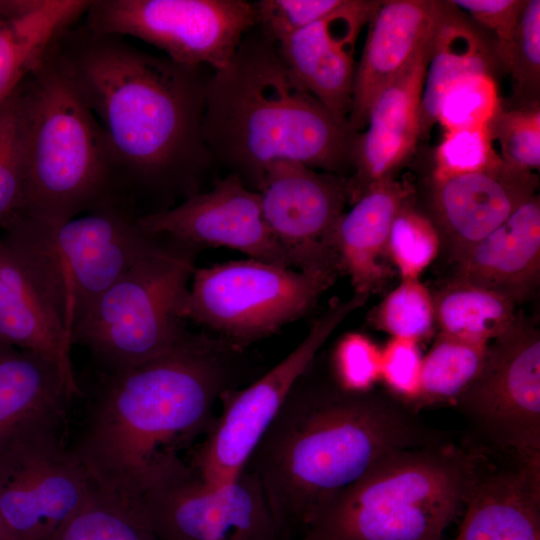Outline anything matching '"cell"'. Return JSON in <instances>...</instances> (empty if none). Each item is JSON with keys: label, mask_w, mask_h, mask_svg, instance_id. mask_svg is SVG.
Wrapping results in <instances>:
<instances>
[{"label": "cell", "mask_w": 540, "mask_h": 540, "mask_svg": "<svg viewBox=\"0 0 540 540\" xmlns=\"http://www.w3.org/2000/svg\"><path fill=\"white\" fill-rule=\"evenodd\" d=\"M49 54L95 116L123 192L169 202L198 192L211 157L202 139L205 80L199 67L139 49L83 23L63 29Z\"/></svg>", "instance_id": "6da1fadb"}, {"label": "cell", "mask_w": 540, "mask_h": 540, "mask_svg": "<svg viewBox=\"0 0 540 540\" xmlns=\"http://www.w3.org/2000/svg\"><path fill=\"white\" fill-rule=\"evenodd\" d=\"M247 348L187 332L166 353L130 369L101 372L72 453L104 500L136 512L178 448L206 433L216 401L251 374Z\"/></svg>", "instance_id": "7a4b0ae2"}, {"label": "cell", "mask_w": 540, "mask_h": 540, "mask_svg": "<svg viewBox=\"0 0 540 540\" xmlns=\"http://www.w3.org/2000/svg\"><path fill=\"white\" fill-rule=\"evenodd\" d=\"M446 442L400 401L347 391L312 363L244 469L259 482L278 540H299L314 513L377 460Z\"/></svg>", "instance_id": "3957f363"}, {"label": "cell", "mask_w": 540, "mask_h": 540, "mask_svg": "<svg viewBox=\"0 0 540 540\" xmlns=\"http://www.w3.org/2000/svg\"><path fill=\"white\" fill-rule=\"evenodd\" d=\"M202 139L211 157L256 190L266 167L291 160L343 176L354 133L307 91L260 30L205 81Z\"/></svg>", "instance_id": "277c9868"}, {"label": "cell", "mask_w": 540, "mask_h": 540, "mask_svg": "<svg viewBox=\"0 0 540 540\" xmlns=\"http://www.w3.org/2000/svg\"><path fill=\"white\" fill-rule=\"evenodd\" d=\"M21 87L25 177L16 213L60 222L109 205H131L99 122L48 50Z\"/></svg>", "instance_id": "5b68a950"}, {"label": "cell", "mask_w": 540, "mask_h": 540, "mask_svg": "<svg viewBox=\"0 0 540 540\" xmlns=\"http://www.w3.org/2000/svg\"><path fill=\"white\" fill-rule=\"evenodd\" d=\"M468 474L466 449L450 442L390 452L323 504L299 540H444Z\"/></svg>", "instance_id": "8992f818"}, {"label": "cell", "mask_w": 540, "mask_h": 540, "mask_svg": "<svg viewBox=\"0 0 540 540\" xmlns=\"http://www.w3.org/2000/svg\"><path fill=\"white\" fill-rule=\"evenodd\" d=\"M138 216L122 203L60 222L15 213L1 227V240L29 272L70 340L72 329L106 289L167 246L139 225Z\"/></svg>", "instance_id": "52a82bcc"}, {"label": "cell", "mask_w": 540, "mask_h": 540, "mask_svg": "<svg viewBox=\"0 0 540 540\" xmlns=\"http://www.w3.org/2000/svg\"><path fill=\"white\" fill-rule=\"evenodd\" d=\"M167 241V240H166ZM106 289L71 331L101 372L130 369L172 349L188 332L182 307L197 251L167 241Z\"/></svg>", "instance_id": "ba28073f"}, {"label": "cell", "mask_w": 540, "mask_h": 540, "mask_svg": "<svg viewBox=\"0 0 540 540\" xmlns=\"http://www.w3.org/2000/svg\"><path fill=\"white\" fill-rule=\"evenodd\" d=\"M336 277L252 258L195 268L182 317L248 348L309 313Z\"/></svg>", "instance_id": "9c48e42d"}, {"label": "cell", "mask_w": 540, "mask_h": 540, "mask_svg": "<svg viewBox=\"0 0 540 540\" xmlns=\"http://www.w3.org/2000/svg\"><path fill=\"white\" fill-rule=\"evenodd\" d=\"M455 404L470 440L540 465V334L518 315L490 341L479 372Z\"/></svg>", "instance_id": "30bf717a"}, {"label": "cell", "mask_w": 540, "mask_h": 540, "mask_svg": "<svg viewBox=\"0 0 540 540\" xmlns=\"http://www.w3.org/2000/svg\"><path fill=\"white\" fill-rule=\"evenodd\" d=\"M67 421L0 445V522L10 540H45L96 493L64 440Z\"/></svg>", "instance_id": "8fae6325"}, {"label": "cell", "mask_w": 540, "mask_h": 540, "mask_svg": "<svg viewBox=\"0 0 540 540\" xmlns=\"http://www.w3.org/2000/svg\"><path fill=\"white\" fill-rule=\"evenodd\" d=\"M244 0H92L83 24L97 33L130 36L192 67H225L256 26Z\"/></svg>", "instance_id": "7c38bea8"}, {"label": "cell", "mask_w": 540, "mask_h": 540, "mask_svg": "<svg viewBox=\"0 0 540 540\" xmlns=\"http://www.w3.org/2000/svg\"><path fill=\"white\" fill-rule=\"evenodd\" d=\"M366 301L355 294L348 300H333L284 359L246 387L221 396V414L215 417L190 463L205 482L220 486L242 473L296 381L340 323Z\"/></svg>", "instance_id": "4fadbf2b"}, {"label": "cell", "mask_w": 540, "mask_h": 540, "mask_svg": "<svg viewBox=\"0 0 540 540\" xmlns=\"http://www.w3.org/2000/svg\"><path fill=\"white\" fill-rule=\"evenodd\" d=\"M136 512L158 540H278L255 475L210 485L182 459L164 471Z\"/></svg>", "instance_id": "5bb4252c"}, {"label": "cell", "mask_w": 540, "mask_h": 540, "mask_svg": "<svg viewBox=\"0 0 540 540\" xmlns=\"http://www.w3.org/2000/svg\"><path fill=\"white\" fill-rule=\"evenodd\" d=\"M255 191L266 224L293 268L341 273L334 232L349 201L346 177L278 160L266 167Z\"/></svg>", "instance_id": "9a60e30c"}, {"label": "cell", "mask_w": 540, "mask_h": 540, "mask_svg": "<svg viewBox=\"0 0 540 540\" xmlns=\"http://www.w3.org/2000/svg\"><path fill=\"white\" fill-rule=\"evenodd\" d=\"M138 223L153 236L197 252L204 247H225L248 258L293 268L266 224L258 192L235 173L172 207L139 215Z\"/></svg>", "instance_id": "2e32d148"}, {"label": "cell", "mask_w": 540, "mask_h": 540, "mask_svg": "<svg viewBox=\"0 0 540 540\" xmlns=\"http://www.w3.org/2000/svg\"><path fill=\"white\" fill-rule=\"evenodd\" d=\"M464 514L455 540H540V465L468 440Z\"/></svg>", "instance_id": "e0dca14e"}, {"label": "cell", "mask_w": 540, "mask_h": 540, "mask_svg": "<svg viewBox=\"0 0 540 540\" xmlns=\"http://www.w3.org/2000/svg\"><path fill=\"white\" fill-rule=\"evenodd\" d=\"M535 172L500 163L475 172L432 179L429 216L452 260L504 223L536 194Z\"/></svg>", "instance_id": "ac0fdd59"}, {"label": "cell", "mask_w": 540, "mask_h": 540, "mask_svg": "<svg viewBox=\"0 0 540 540\" xmlns=\"http://www.w3.org/2000/svg\"><path fill=\"white\" fill-rule=\"evenodd\" d=\"M380 0H345L335 11L277 44L298 81L340 123L348 124L357 38Z\"/></svg>", "instance_id": "d6986e66"}, {"label": "cell", "mask_w": 540, "mask_h": 540, "mask_svg": "<svg viewBox=\"0 0 540 540\" xmlns=\"http://www.w3.org/2000/svg\"><path fill=\"white\" fill-rule=\"evenodd\" d=\"M432 39L433 35L404 72L377 96L365 130L355 136L352 172L347 178L348 203L351 205L369 188L392 179L415 150L419 141V106Z\"/></svg>", "instance_id": "ffe728a7"}, {"label": "cell", "mask_w": 540, "mask_h": 540, "mask_svg": "<svg viewBox=\"0 0 540 540\" xmlns=\"http://www.w3.org/2000/svg\"><path fill=\"white\" fill-rule=\"evenodd\" d=\"M441 4L439 0H380L367 24L355 67L348 117L354 133L364 130L377 96L404 72L433 35Z\"/></svg>", "instance_id": "44dd1931"}, {"label": "cell", "mask_w": 540, "mask_h": 540, "mask_svg": "<svg viewBox=\"0 0 540 540\" xmlns=\"http://www.w3.org/2000/svg\"><path fill=\"white\" fill-rule=\"evenodd\" d=\"M453 261L455 279L498 292L516 304L527 300L540 279L539 195Z\"/></svg>", "instance_id": "7402d4cb"}, {"label": "cell", "mask_w": 540, "mask_h": 540, "mask_svg": "<svg viewBox=\"0 0 540 540\" xmlns=\"http://www.w3.org/2000/svg\"><path fill=\"white\" fill-rule=\"evenodd\" d=\"M410 196L411 188L392 178L369 188L339 218L335 251L340 271L349 276L354 294L369 298L390 279V228Z\"/></svg>", "instance_id": "603a6c76"}, {"label": "cell", "mask_w": 540, "mask_h": 540, "mask_svg": "<svg viewBox=\"0 0 540 540\" xmlns=\"http://www.w3.org/2000/svg\"><path fill=\"white\" fill-rule=\"evenodd\" d=\"M0 341L48 359L83 394L73 369L69 335L29 272L1 239Z\"/></svg>", "instance_id": "cb8c5ba5"}, {"label": "cell", "mask_w": 540, "mask_h": 540, "mask_svg": "<svg viewBox=\"0 0 540 540\" xmlns=\"http://www.w3.org/2000/svg\"><path fill=\"white\" fill-rule=\"evenodd\" d=\"M74 397L82 393L54 363L0 341V445L28 428L67 421Z\"/></svg>", "instance_id": "d4e9b609"}, {"label": "cell", "mask_w": 540, "mask_h": 540, "mask_svg": "<svg viewBox=\"0 0 540 540\" xmlns=\"http://www.w3.org/2000/svg\"><path fill=\"white\" fill-rule=\"evenodd\" d=\"M91 0H0V105L47 52L84 17Z\"/></svg>", "instance_id": "484cf974"}, {"label": "cell", "mask_w": 540, "mask_h": 540, "mask_svg": "<svg viewBox=\"0 0 540 540\" xmlns=\"http://www.w3.org/2000/svg\"><path fill=\"white\" fill-rule=\"evenodd\" d=\"M496 67L492 43L450 0L442 1L419 106V140H425L437 123L441 99L450 86L470 74L493 75Z\"/></svg>", "instance_id": "4316f807"}, {"label": "cell", "mask_w": 540, "mask_h": 540, "mask_svg": "<svg viewBox=\"0 0 540 540\" xmlns=\"http://www.w3.org/2000/svg\"><path fill=\"white\" fill-rule=\"evenodd\" d=\"M435 323L440 333L488 344L517 320L516 303L490 289L454 279L435 296Z\"/></svg>", "instance_id": "83f0119b"}, {"label": "cell", "mask_w": 540, "mask_h": 540, "mask_svg": "<svg viewBox=\"0 0 540 540\" xmlns=\"http://www.w3.org/2000/svg\"><path fill=\"white\" fill-rule=\"evenodd\" d=\"M487 345L440 333L422 359L418 401H455L479 372Z\"/></svg>", "instance_id": "f1b7e54d"}, {"label": "cell", "mask_w": 540, "mask_h": 540, "mask_svg": "<svg viewBox=\"0 0 540 540\" xmlns=\"http://www.w3.org/2000/svg\"><path fill=\"white\" fill-rule=\"evenodd\" d=\"M512 80L509 108L540 107V1L527 0L513 39L499 59Z\"/></svg>", "instance_id": "f546056e"}, {"label": "cell", "mask_w": 540, "mask_h": 540, "mask_svg": "<svg viewBox=\"0 0 540 540\" xmlns=\"http://www.w3.org/2000/svg\"><path fill=\"white\" fill-rule=\"evenodd\" d=\"M45 540H158L138 513L95 493Z\"/></svg>", "instance_id": "4dcf8cb0"}, {"label": "cell", "mask_w": 540, "mask_h": 540, "mask_svg": "<svg viewBox=\"0 0 540 540\" xmlns=\"http://www.w3.org/2000/svg\"><path fill=\"white\" fill-rule=\"evenodd\" d=\"M25 177V116L21 83L0 105V228L20 208Z\"/></svg>", "instance_id": "1f68e13d"}, {"label": "cell", "mask_w": 540, "mask_h": 540, "mask_svg": "<svg viewBox=\"0 0 540 540\" xmlns=\"http://www.w3.org/2000/svg\"><path fill=\"white\" fill-rule=\"evenodd\" d=\"M410 197L398 210L388 239L391 263L402 280L418 279L434 261L442 243L432 219L416 209Z\"/></svg>", "instance_id": "d6a6232c"}, {"label": "cell", "mask_w": 540, "mask_h": 540, "mask_svg": "<svg viewBox=\"0 0 540 540\" xmlns=\"http://www.w3.org/2000/svg\"><path fill=\"white\" fill-rule=\"evenodd\" d=\"M372 323L392 337L419 341L435 324L433 296L418 279H406L374 310Z\"/></svg>", "instance_id": "836d02e7"}, {"label": "cell", "mask_w": 540, "mask_h": 540, "mask_svg": "<svg viewBox=\"0 0 540 540\" xmlns=\"http://www.w3.org/2000/svg\"><path fill=\"white\" fill-rule=\"evenodd\" d=\"M501 107L494 76L470 74L445 92L438 108L437 123L445 131L487 126Z\"/></svg>", "instance_id": "e575fe53"}, {"label": "cell", "mask_w": 540, "mask_h": 540, "mask_svg": "<svg viewBox=\"0 0 540 540\" xmlns=\"http://www.w3.org/2000/svg\"><path fill=\"white\" fill-rule=\"evenodd\" d=\"M488 128L499 143V156L506 165L522 171L539 170L540 107H501Z\"/></svg>", "instance_id": "d590c367"}, {"label": "cell", "mask_w": 540, "mask_h": 540, "mask_svg": "<svg viewBox=\"0 0 540 540\" xmlns=\"http://www.w3.org/2000/svg\"><path fill=\"white\" fill-rule=\"evenodd\" d=\"M492 141L488 125L445 131L435 150L432 179L475 172L500 163Z\"/></svg>", "instance_id": "8d00e7d4"}, {"label": "cell", "mask_w": 540, "mask_h": 540, "mask_svg": "<svg viewBox=\"0 0 540 540\" xmlns=\"http://www.w3.org/2000/svg\"><path fill=\"white\" fill-rule=\"evenodd\" d=\"M332 373L333 379L343 389L369 392L380 379L381 349L365 334L349 332L335 346Z\"/></svg>", "instance_id": "74e56055"}, {"label": "cell", "mask_w": 540, "mask_h": 540, "mask_svg": "<svg viewBox=\"0 0 540 540\" xmlns=\"http://www.w3.org/2000/svg\"><path fill=\"white\" fill-rule=\"evenodd\" d=\"M345 0H260L254 3L256 25L276 44L326 17Z\"/></svg>", "instance_id": "f35d334b"}, {"label": "cell", "mask_w": 540, "mask_h": 540, "mask_svg": "<svg viewBox=\"0 0 540 540\" xmlns=\"http://www.w3.org/2000/svg\"><path fill=\"white\" fill-rule=\"evenodd\" d=\"M422 359L418 342L411 339L392 337L381 350L380 378L403 404L419 399Z\"/></svg>", "instance_id": "ab89813d"}, {"label": "cell", "mask_w": 540, "mask_h": 540, "mask_svg": "<svg viewBox=\"0 0 540 540\" xmlns=\"http://www.w3.org/2000/svg\"><path fill=\"white\" fill-rule=\"evenodd\" d=\"M493 35V48L499 65L519 22L527 0H450Z\"/></svg>", "instance_id": "60d3db41"}, {"label": "cell", "mask_w": 540, "mask_h": 540, "mask_svg": "<svg viewBox=\"0 0 540 540\" xmlns=\"http://www.w3.org/2000/svg\"><path fill=\"white\" fill-rule=\"evenodd\" d=\"M0 540H10L0 522Z\"/></svg>", "instance_id": "b9f144b4"}, {"label": "cell", "mask_w": 540, "mask_h": 540, "mask_svg": "<svg viewBox=\"0 0 540 540\" xmlns=\"http://www.w3.org/2000/svg\"><path fill=\"white\" fill-rule=\"evenodd\" d=\"M444 540H446V539H444Z\"/></svg>", "instance_id": "7bdbcfd3"}]
</instances>
